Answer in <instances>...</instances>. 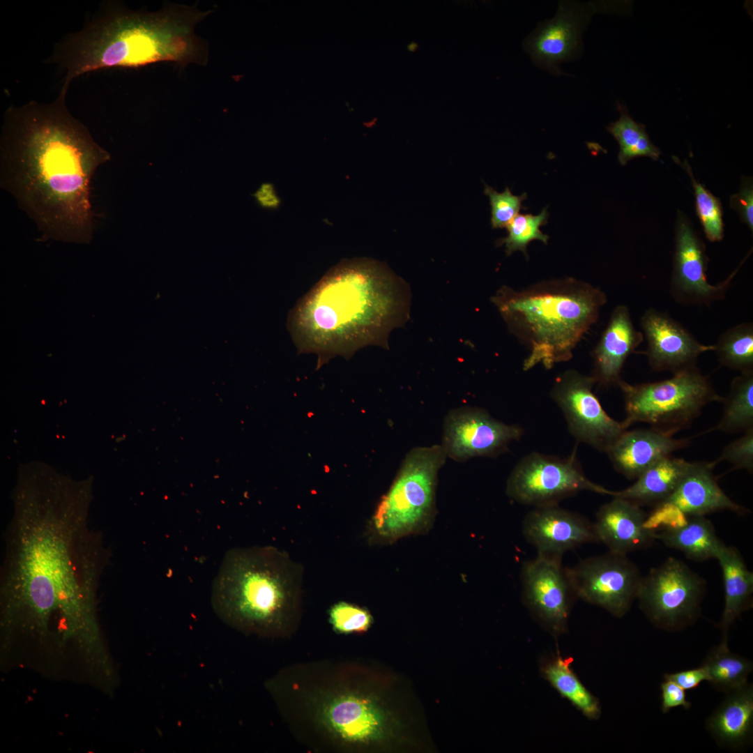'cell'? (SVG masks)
I'll return each instance as SVG.
<instances>
[{
	"mask_svg": "<svg viewBox=\"0 0 753 753\" xmlns=\"http://www.w3.org/2000/svg\"><path fill=\"white\" fill-rule=\"evenodd\" d=\"M23 493L6 527L0 575L8 632L93 636L96 595L111 552L83 496Z\"/></svg>",
	"mask_w": 753,
	"mask_h": 753,
	"instance_id": "1",
	"label": "cell"
},
{
	"mask_svg": "<svg viewBox=\"0 0 753 753\" xmlns=\"http://www.w3.org/2000/svg\"><path fill=\"white\" fill-rule=\"evenodd\" d=\"M29 101L5 112L0 137L1 184L43 236L89 243L94 215L91 182L110 154L66 105Z\"/></svg>",
	"mask_w": 753,
	"mask_h": 753,
	"instance_id": "2",
	"label": "cell"
},
{
	"mask_svg": "<svg viewBox=\"0 0 753 753\" xmlns=\"http://www.w3.org/2000/svg\"><path fill=\"white\" fill-rule=\"evenodd\" d=\"M409 308L406 284L387 265L344 259L297 302L288 330L298 352L315 353L323 364L365 346L387 347L390 331L406 321Z\"/></svg>",
	"mask_w": 753,
	"mask_h": 753,
	"instance_id": "3",
	"label": "cell"
},
{
	"mask_svg": "<svg viewBox=\"0 0 753 753\" xmlns=\"http://www.w3.org/2000/svg\"><path fill=\"white\" fill-rule=\"evenodd\" d=\"M211 13L179 5L157 12L132 10L108 1L82 29L57 43L47 62L65 71L66 91L75 78L95 70L161 61L204 63L206 47L195 27Z\"/></svg>",
	"mask_w": 753,
	"mask_h": 753,
	"instance_id": "4",
	"label": "cell"
},
{
	"mask_svg": "<svg viewBox=\"0 0 753 753\" xmlns=\"http://www.w3.org/2000/svg\"><path fill=\"white\" fill-rule=\"evenodd\" d=\"M303 573L300 564L275 547L231 549L213 582L212 607L243 633L284 636L298 621Z\"/></svg>",
	"mask_w": 753,
	"mask_h": 753,
	"instance_id": "5",
	"label": "cell"
},
{
	"mask_svg": "<svg viewBox=\"0 0 753 753\" xmlns=\"http://www.w3.org/2000/svg\"><path fill=\"white\" fill-rule=\"evenodd\" d=\"M510 332L528 350V371L566 362L599 318L606 294L592 284L567 277L545 280L515 290L503 286L491 299Z\"/></svg>",
	"mask_w": 753,
	"mask_h": 753,
	"instance_id": "6",
	"label": "cell"
},
{
	"mask_svg": "<svg viewBox=\"0 0 753 753\" xmlns=\"http://www.w3.org/2000/svg\"><path fill=\"white\" fill-rule=\"evenodd\" d=\"M446 458L441 445L416 447L406 454L370 520L371 542L390 544L429 528L435 513L438 473Z\"/></svg>",
	"mask_w": 753,
	"mask_h": 753,
	"instance_id": "7",
	"label": "cell"
},
{
	"mask_svg": "<svg viewBox=\"0 0 753 753\" xmlns=\"http://www.w3.org/2000/svg\"><path fill=\"white\" fill-rule=\"evenodd\" d=\"M628 429L637 422L672 436L689 427L707 404L723 402L710 379L697 365L675 373L665 380L630 384L621 380Z\"/></svg>",
	"mask_w": 753,
	"mask_h": 753,
	"instance_id": "8",
	"label": "cell"
},
{
	"mask_svg": "<svg viewBox=\"0 0 753 753\" xmlns=\"http://www.w3.org/2000/svg\"><path fill=\"white\" fill-rule=\"evenodd\" d=\"M706 581L686 563L674 557L642 577L637 591L639 607L656 627L682 630L698 618Z\"/></svg>",
	"mask_w": 753,
	"mask_h": 753,
	"instance_id": "9",
	"label": "cell"
},
{
	"mask_svg": "<svg viewBox=\"0 0 753 753\" xmlns=\"http://www.w3.org/2000/svg\"><path fill=\"white\" fill-rule=\"evenodd\" d=\"M581 491L610 496L614 492L586 477L575 451L565 458L529 453L515 466L506 485L510 499L534 507L557 504Z\"/></svg>",
	"mask_w": 753,
	"mask_h": 753,
	"instance_id": "10",
	"label": "cell"
},
{
	"mask_svg": "<svg viewBox=\"0 0 753 753\" xmlns=\"http://www.w3.org/2000/svg\"><path fill=\"white\" fill-rule=\"evenodd\" d=\"M313 709L317 726L342 746L376 742L386 735L387 713L376 699L346 686L321 692Z\"/></svg>",
	"mask_w": 753,
	"mask_h": 753,
	"instance_id": "11",
	"label": "cell"
},
{
	"mask_svg": "<svg viewBox=\"0 0 753 753\" xmlns=\"http://www.w3.org/2000/svg\"><path fill=\"white\" fill-rule=\"evenodd\" d=\"M567 572L576 598L623 616L637 599L642 576L627 555L609 552L586 558Z\"/></svg>",
	"mask_w": 753,
	"mask_h": 753,
	"instance_id": "12",
	"label": "cell"
},
{
	"mask_svg": "<svg viewBox=\"0 0 753 753\" xmlns=\"http://www.w3.org/2000/svg\"><path fill=\"white\" fill-rule=\"evenodd\" d=\"M595 384L591 375L568 370L556 378L550 395L562 411L571 434L607 453L627 428L603 409L593 392Z\"/></svg>",
	"mask_w": 753,
	"mask_h": 753,
	"instance_id": "13",
	"label": "cell"
},
{
	"mask_svg": "<svg viewBox=\"0 0 753 753\" xmlns=\"http://www.w3.org/2000/svg\"><path fill=\"white\" fill-rule=\"evenodd\" d=\"M561 557L540 554L526 561L521 579L524 600L535 618L553 634L568 625L575 592Z\"/></svg>",
	"mask_w": 753,
	"mask_h": 753,
	"instance_id": "14",
	"label": "cell"
},
{
	"mask_svg": "<svg viewBox=\"0 0 753 753\" xmlns=\"http://www.w3.org/2000/svg\"><path fill=\"white\" fill-rule=\"evenodd\" d=\"M523 433L520 426L502 423L482 409L460 407L444 419L441 446L447 457L458 462L495 457Z\"/></svg>",
	"mask_w": 753,
	"mask_h": 753,
	"instance_id": "15",
	"label": "cell"
},
{
	"mask_svg": "<svg viewBox=\"0 0 753 753\" xmlns=\"http://www.w3.org/2000/svg\"><path fill=\"white\" fill-rule=\"evenodd\" d=\"M740 265L717 284L708 282V257L706 247L690 222L679 213L676 226L675 250L670 291L673 298L682 305L710 306L723 299Z\"/></svg>",
	"mask_w": 753,
	"mask_h": 753,
	"instance_id": "16",
	"label": "cell"
},
{
	"mask_svg": "<svg viewBox=\"0 0 753 753\" xmlns=\"http://www.w3.org/2000/svg\"><path fill=\"white\" fill-rule=\"evenodd\" d=\"M640 324L647 342L648 362L654 371L675 373L695 366L701 354L713 351V345L699 342L665 312L649 308L641 316Z\"/></svg>",
	"mask_w": 753,
	"mask_h": 753,
	"instance_id": "17",
	"label": "cell"
},
{
	"mask_svg": "<svg viewBox=\"0 0 753 753\" xmlns=\"http://www.w3.org/2000/svg\"><path fill=\"white\" fill-rule=\"evenodd\" d=\"M523 533L538 554L558 557L584 544L599 542L593 523L558 504L535 507L524 517Z\"/></svg>",
	"mask_w": 753,
	"mask_h": 753,
	"instance_id": "18",
	"label": "cell"
},
{
	"mask_svg": "<svg viewBox=\"0 0 753 753\" xmlns=\"http://www.w3.org/2000/svg\"><path fill=\"white\" fill-rule=\"evenodd\" d=\"M586 13L576 3H561L556 16L539 25L526 40V50L535 63L558 73V65L573 57L580 47Z\"/></svg>",
	"mask_w": 753,
	"mask_h": 753,
	"instance_id": "19",
	"label": "cell"
},
{
	"mask_svg": "<svg viewBox=\"0 0 753 753\" xmlns=\"http://www.w3.org/2000/svg\"><path fill=\"white\" fill-rule=\"evenodd\" d=\"M713 462H692L674 492L660 503L667 504L679 522L687 517L729 510L745 515L750 510L732 501L720 487L713 473Z\"/></svg>",
	"mask_w": 753,
	"mask_h": 753,
	"instance_id": "20",
	"label": "cell"
},
{
	"mask_svg": "<svg viewBox=\"0 0 753 753\" xmlns=\"http://www.w3.org/2000/svg\"><path fill=\"white\" fill-rule=\"evenodd\" d=\"M644 340L643 333L633 324L628 307L623 305L616 307L592 351L591 376L595 383L602 387L618 386L626 359Z\"/></svg>",
	"mask_w": 753,
	"mask_h": 753,
	"instance_id": "21",
	"label": "cell"
},
{
	"mask_svg": "<svg viewBox=\"0 0 753 753\" xmlns=\"http://www.w3.org/2000/svg\"><path fill=\"white\" fill-rule=\"evenodd\" d=\"M646 518L639 505L614 497L598 509L593 525L599 542L610 552L627 555L651 546L655 540V532L645 526Z\"/></svg>",
	"mask_w": 753,
	"mask_h": 753,
	"instance_id": "22",
	"label": "cell"
},
{
	"mask_svg": "<svg viewBox=\"0 0 753 753\" xmlns=\"http://www.w3.org/2000/svg\"><path fill=\"white\" fill-rule=\"evenodd\" d=\"M689 442L687 439H675L651 427L627 429L607 453L618 473L634 480L660 460L688 446Z\"/></svg>",
	"mask_w": 753,
	"mask_h": 753,
	"instance_id": "23",
	"label": "cell"
},
{
	"mask_svg": "<svg viewBox=\"0 0 753 753\" xmlns=\"http://www.w3.org/2000/svg\"><path fill=\"white\" fill-rule=\"evenodd\" d=\"M706 728L722 747L740 750L753 735V686L750 683L727 693L706 722Z\"/></svg>",
	"mask_w": 753,
	"mask_h": 753,
	"instance_id": "24",
	"label": "cell"
},
{
	"mask_svg": "<svg viewBox=\"0 0 753 753\" xmlns=\"http://www.w3.org/2000/svg\"><path fill=\"white\" fill-rule=\"evenodd\" d=\"M717 560L722 568L724 588V607L719 628L722 632V639L728 640L731 625L752 607L753 573L736 547L725 545Z\"/></svg>",
	"mask_w": 753,
	"mask_h": 753,
	"instance_id": "25",
	"label": "cell"
},
{
	"mask_svg": "<svg viewBox=\"0 0 753 753\" xmlns=\"http://www.w3.org/2000/svg\"><path fill=\"white\" fill-rule=\"evenodd\" d=\"M692 463L671 455L666 457L643 472L631 486L614 491L612 496L629 500L639 506L656 505L674 492Z\"/></svg>",
	"mask_w": 753,
	"mask_h": 753,
	"instance_id": "26",
	"label": "cell"
},
{
	"mask_svg": "<svg viewBox=\"0 0 753 753\" xmlns=\"http://www.w3.org/2000/svg\"><path fill=\"white\" fill-rule=\"evenodd\" d=\"M655 540L695 561L717 559L725 546L717 536L712 522L704 516L689 517L680 526L657 531Z\"/></svg>",
	"mask_w": 753,
	"mask_h": 753,
	"instance_id": "27",
	"label": "cell"
},
{
	"mask_svg": "<svg viewBox=\"0 0 753 753\" xmlns=\"http://www.w3.org/2000/svg\"><path fill=\"white\" fill-rule=\"evenodd\" d=\"M571 662V658L557 655L543 664L542 676L587 718L598 720L601 714L599 700L580 681Z\"/></svg>",
	"mask_w": 753,
	"mask_h": 753,
	"instance_id": "28",
	"label": "cell"
},
{
	"mask_svg": "<svg viewBox=\"0 0 753 753\" xmlns=\"http://www.w3.org/2000/svg\"><path fill=\"white\" fill-rule=\"evenodd\" d=\"M702 665L707 671L708 681L717 690L726 693L748 683V676L753 670L752 662L732 653L725 639L710 650Z\"/></svg>",
	"mask_w": 753,
	"mask_h": 753,
	"instance_id": "29",
	"label": "cell"
},
{
	"mask_svg": "<svg viewBox=\"0 0 753 753\" xmlns=\"http://www.w3.org/2000/svg\"><path fill=\"white\" fill-rule=\"evenodd\" d=\"M722 402V416L715 429L732 434L753 428V372L733 378Z\"/></svg>",
	"mask_w": 753,
	"mask_h": 753,
	"instance_id": "30",
	"label": "cell"
},
{
	"mask_svg": "<svg viewBox=\"0 0 753 753\" xmlns=\"http://www.w3.org/2000/svg\"><path fill=\"white\" fill-rule=\"evenodd\" d=\"M617 108L620 117L607 127V130L619 144V162L625 165L630 160L642 156L658 160L661 152L650 140L645 126L636 122L625 106L618 103Z\"/></svg>",
	"mask_w": 753,
	"mask_h": 753,
	"instance_id": "31",
	"label": "cell"
},
{
	"mask_svg": "<svg viewBox=\"0 0 753 753\" xmlns=\"http://www.w3.org/2000/svg\"><path fill=\"white\" fill-rule=\"evenodd\" d=\"M713 346L720 364L741 373L753 372V324L727 329Z\"/></svg>",
	"mask_w": 753,
	"mask_h": 753,
	"instance_id": "32",
	"label": "cell"
},
{
	"mask_svg": "<svg viewBox=\"0 0 753 753\" xmlns=\"http://www.w3.org/2000/svg\"><path fill=\"white\" fill-rule=\"evenodd\" d=\"M548 217L547 206L538 215L518 214L507 226L508 235L499 239L496 245H504L508 256L521 251L528 259L527 246L531 241L538 240L547 244L549 237L540 228L547 223Z\"/></svg>",
	"mask_w": 753,
	"mask_h": 753,
	"instance_id": "33",
	"label": "cell"
},
{
	"mask_svg": "<svg viewBox=\"0 0 753 753\" xmlns=\"http://www.w3.org/2000/svg\"><path fill=\"white\" fill-rule=\"evenodd\" d=\"M675 161L682 165L690 177L694 191L697 213L707 239L712 242L721 241L724 236V223L720 199L695 179L687 161L682 163L677 158Z\"/></svg>",
	"mask_w": 753,
	"mask_h": 753,
	"instance_id": "34",
	"label": "cell"
},
{
	"mask_svg": "<svg viewBox=\"0 0 753 753\" xmlns=\"http://www.w3.org/2000/svg\"><path fill=\"white\" fill-rule=\"evenodd\" d=\"M328 620L333 630L339 634L365 632L373 621L367 610L347 602L334 604L328 611Z\"/></svg>",
	"mask_w": 753,
	"mask_h": 753,
	"instance_id": "35",
	"label": "cell"
},
{
	"mask_svg": "<svg viewBox=\"0 0 753 753\" xmlns=\"http://www.w3.org/2000/svg\"><path fill=\"white\" fill-rule=\"evenodd\" d=\"M484 192L489 199L493 229L506 228L522 209H526L522 205L527 197L526 192L517 196L512 193L509 188L499 192L487 184H485Z\"/></svg>",
	"mask_w": 753,
	"mask_h": 753,
	"instance_id": "36",
	"label": "cell"
},
{
	"mask_svg": "<svg viewBox=\"0 0 753 753\" xmlns=\"http://www.w3.org/2000/svg\"><path fill=\"white\" fill-rule=\"evenodd\" d=\"M744 434L730 443L722 450L717 463L728 461L735 469L753 471V428L743 432Z\"/></svg>",
	"mask_w": 753,
	"mask_h": 753,
	"instance_id": "37",
	"label": "cell"
},
{
	"mask_svg": "<svg viewBox=\"0 0 753 753\" xmlns=\"http://www.w3.org/2000/svg\"><path fill=\"white\" fill-rule=\"evenodd\" d=\"M730 204L731 208L738 213L741 220L745 222L752 231L753 185L752 181L750 178H743L740 190L738 193L733 195L731 197Z\"/></svg>",
	"mask_w": 753,
	"mask_h": 753,
	"instance_id": "38",
	"label": "cell"
},
{
	"mask_svg": "<svg viewBox=\"0 0 753 753\" xmlns=\"http://www.w3.org/2000/svg\"><path fill=\"white\" fill-rule=\"evenodd\" d=\"M660 688L661 709L664 713H668L671 708L681 706L685 709L691 707V703L686 699L685 690L673 681L665 680L661 683Z\"/></svg>",
	"mask_w": 753,
	"mask_h": 753,
	"instance_id": "39",
	"label": "cell"
},
{
	"mask_svg": "<svg viewBox=\"0 0 753 753\" xmlns=\"http://www.w3.org/2000/svg\"><path fill=\"white\" fill-rule=\"evenodd\" d=\"M664 678L673 681L685 691L695 689L702 681L708 680L707 671L703 665L695 669L665 674Z\"/></svg>",
	"mask_w": 753,
	"mask_h": 753,
	"instance_id": "40",
	"label": "cell"
},
{
	"mask_svg": "<svg viewBox=\"0 0 753 753\" xmlns=\"http://www.w3.org/2000/svg\"><path fill=\"white\" fill-rule=\"evenodd\" d=\"M259 202L264 206H273L276 199L271 185L265 184L262 185L256 194Z\"/></svg>",
	"mask_w": 753,
	"mask_h": 753,
	"instance_id": "41",
	"label": "cell"
}]
</instances>
